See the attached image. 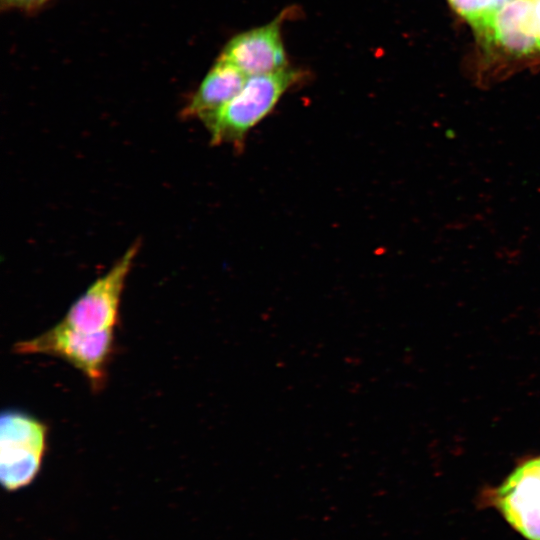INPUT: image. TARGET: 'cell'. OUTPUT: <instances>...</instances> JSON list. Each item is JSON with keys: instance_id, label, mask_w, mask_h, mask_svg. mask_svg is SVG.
<instances>
[{"instance_id": "obj_2", "label": "cell", "mask_w": 540, "mask_h": 540, "mask_svg": "<svg viewBox=\"0 0 540 540\" xmlns=\"http://www.w3.org/2000/svg\"><path fill=\"white\" fill-rule=\"evenodd\" d=\"M114 349V329L86 332L59 322L42 334L14 346L20 354H46L70 363L95 390L103 387Z\"/></svg>"}, {"instance_id": "obj_6", "label": "cell", "mask_w": 540, "mask_h": 540, "mask_svg": "<svg viewBox=\"0 0 540 540\" xmlns=\"http://www.w3.org/2000/svg\"><path fill=\"white\" fill-rule=\"evenodd\" d=\"M473 28L487 46L505 55L519 58L540 52L532 1L510 0Z\"/></svg>"}, {"instance_id": "obj_1", "label": "cell", "mask_w": 540, "mask_h": 540, "mask_svg": "<svg viewBox=\"0 0 540 540\" xmlns=\"http://www.w3.org/2000/svg\"><path fill=\"white\" fill-rule=\"evenodd\" d=\"M300 77V71L290 67L249 76L238 94L204 124L210 143L230 144L241 150L248 133L271 113Z\"/></svg>"}, {"instance_id": "obj_4", "label": "cell", "mask_w": 540, "mask_h": 540, "mask_svg": "<svg viewBox=\"0 0 540 540\" xmlns=\"http://www.w3.org/2000/svg\"><path fill=\"white\" fill-rule=\"evenodd\" d=\"M47 447V426L17 410H5L0 422V479L8 491L29 485L40 471Z\"/></svg>"}, {"instance_id": "obj_3", "label": "cell", "mask_w": 540, "mask_h": 540, "mask_svg": "<svg viewBox=\"0 0 540 540\" xmlns=\"http://www.w3.org/2000/svg\"><path fill=\"white\" fill-rule=\"evenodd\" d=\"M477 504L496 510L526 540H540V454L518 463L499 485L484 488Z\"/></svg>"}, {"instance_id": "obj_12", "label": "cell", "mask_w": 540, "mask_h": 540, "mask_svg": "<svg viewBox=\"0 0 540 540\" xmlns=\"http://www.w3.org/2000/svg\"><path fill=\"white\" fill-rule=\"evenodd\" d=\"M529 1H540V0H529Z\"/></svg>"}, {"instance_id": "obj_7", "label": "cell", "mask_w": 540, "mask_h": 540, "mask_svg": "<svg viewBox=\"0 0 540 540\" xmlns=\"http://www.w3.org/2000/svg\"><path fill=\"white\" fill-rule=\"evenodd\" d=\"M280 18L232 38L219 58L231 63L245 75L255 76L282 70L287 65Z\"/></svg>"}, {"instance_id": "obj_8", "label": "cell", "mask_w": 540, "mask_h": 540, "mask_svg": "<svg viewBox=\"0 0 540 540\" xmlns=\"http://www.w3.org/2000/svg\"><path fill=\"white\" fill-rule=\"evenodd\" d=\"M247 78L237 67L218 57L181 110V116L205 124L238 94Z\"/></svg>"}, {"instance_id": "obj_5", "label": "cell", "mask_w": 540, "mask_h": 540, "mask_svg": "<svg viewBox=\"0 0 540 540\" xmlns=\"http://www.w3.org/2000/svg\"><path fill=\"white\" fill-rule=\"evenodd\" d=\"M139 249L137 240L70 306L60 322L86 332L114 329L119 320L125 281Z\"/></svg>"}, {"instance_id": "obj_10", "label": "cell", "mask_w": 540, "mask_h": 540, "mask_svg": "<svg viewBox=\"0 0 540 540\" xmlns=\"http://www.w3.org/2000/svg\"><path fill=\"white\" fill-rule=\"evenodd\" d=\"M48 1L49 0H1V8L33 12L41 8Z\"/></svg>"}, {"instance_id": "obj_9", "label": "cell", "mask_w": 540, "mask_h": 540, "mask_svg": "<svg viewBox=\"0 0 540 540\" xmlns=\"http://www.w3.org/2000/svg\"><path fill=\"white\" fill-rule=\"evenodd\" d=\"M510 0H449L452 7L475 27Z\"/></svg>"}, {"instance_id": "obj_11", "label": "cell", "mask_w": 540, "mask_h": 540, "mask_svg": "<svg viewBox=\"0 0 540 540\" xmlns=\"http://www.w3.org/2000/svg\"><path fill=\"white\" fill-rule=\"evenodd\" d=\"M535 16L537 22L538 38H539V51H540V1L535 4Z\"/></svg>"}]
</instances>
